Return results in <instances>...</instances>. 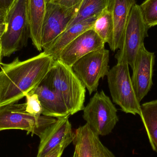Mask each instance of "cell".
Masks as SVG:
<instances>
[{"instance_id": "28", "label": "cell", "mask_w": 157, "mask_h": 157, "mask_svg": "<svg viewBox=\"0 0 157 157\" xmlns=\"http://www.w3.org/2000/svg\"><path fill=\"white\" fill-rule=\"evenodd\" d=\"M2 48H1V43H0V64H1V60H2Z\"/></svg>"}, {"instance_id": "18", "label": "cell", "mask_w": 157, "mask_h": 157, "mask_svg": "<svg viewBox=\"0 0 157 157\" xmlns=\"http://www.w3.org/2000/svg\"><path fill=\"white\" fill-rule=\"evenodd\" d=\"M140 117L153 150L157 153V100L141 105Z\"/></svg>"}, {"instance_id": "26", "label": "cell", "mask_w": 157, "mask_h": 157, "mask_svg": "<svg viewBox=\"0 0 157 157\" xmlns=\"http://www.w3.org/2000/svg\"><path fill=\"white\" fill-rule=\"evenodd\" d=\"M6 24L5 22L0 23V42L2 37L3 35L6 30Z\"/></svg>"}, {"instance_id": "5", "label": "cell", "mask_w": 157, "mask_h": 157, "mask_svg": "<svg viewBox=\"0 0 157 157\" xmlns=\"http://www.w3.org/2000/svg\"><path fill=\"white\" fill-rule=\"evenodd\" d=\"M57 119L28 113L26 111L25 103H12L0 108V132L12 129L24 130L27 132V134L31 133L40 137Z\"/></svg>"}, {"instance_id": "19", "label": "cell", "mask_w": 157, "mask_h": 157, "mask_svg": "<svg viewBox=\"0 0 157 157\" xmlns=\"http://www.w3.org/2000/svg\"><path fill=\"white\" fill-rule=\"evenodd\" d=\"M112 1L82 0L77 13L69 23L66 29L88 18L99 15L104 10L110 8Z\"/></svg>"}, {"instance_id": "15", "label": "cell", "mask_w": 157, "mask_h": 157, "mask_svg": "<svg viewBox=\"0 0 157 157\" xmlns=\"http://www.w3.org/2000/svg\"><path fill=\"white\" fill-rule=\"evenodd\" d=\"M32 91L38 95L43 109L42 115L56 119L71 115L61 97L44 82Z\"/></svg>"}, {"instance_id": "4", "label": "cell", "mask_w": 157, "mask_h": 157, "mask_svg": "<svg viewBox=\"0 0 157 157\" xmlns=\"http://www.w3.org/2000/svg\"><path fill=\"white\" fill-rule=\"evenodd\" d=\"M107 76L113 102L125 113L140 115L141 105L135 92L128 63H117Z\"/></svg>"}, {"instance_id": "10", "label": "cell", "mask_w": 157, "mask_h": 157, "mask_svg": "<svg viewBox=\"0 0 157 157\" xmlns=\"http://www.w3.org/2000/svg\"><path fill=\"white\" fill-rule=\"evenodd\" d=\"M155 58V53L147 51L144 44L142 45L136 56L131 78L139 102L147 95L153 85Z\"/></svg>"}, {"instance_id": "21", "label": "cell", "mask_w": 157, "mask_h": 157, "mask_svg": "<svg viewBox=\"0 0 157 157\" xmlns=\"http://www.w3.org/2000/svg\"><path fill=\"white\" fill-rule=\"evenodd\" d=\"M140 6L148 27L157 25V0H145Z\"/></svg>"}, {"instance_id": "11", "label": "cell", "mask_w": 157, "mask_h": 157, "mask_svg": "<svg viewBox=\"0 0 157 157\" xmlns=\"http://www.w3.org/2000/svg\"><path fill=\"white\" fill-rule=\"evenodd\" d=\"M106 43L93 29L86 30L67 45L58 59L70 67L86 54L105 48Z\"/></svg>"}, {"instance_id": "24", "label": "cell", "mask_w": 157, "mask_h": 157, "mask_svg": "<svg viewBox=\"0 0 157 157\" xmlns=\"http://www.w3.org/2000/svg\"><path fill=\"white\" fill-rule=\"evenodd\" d=\"M81 1L82 0H52L51 2L58 4L62 6L71 7L75 6L80 3Z\"/></svg>"}, {"instance_id": "27", "label": "cell", "mask_w": 157, "mask_h": 157, "mask_svg": "<svg viewBox=\"0 0 157 157\" xmlns=\"http://www.w3.org/2000/svg\"><path fill=\"white\" fill-rule=\"evenodd\" d=\"M6 12L0 10V23L5 22Z\"/></svg>"}, {"instance_id": "14", "label": "cell", "mask_w": 157, "mask_h": 157, "mask_svg": "<svg viewBox=\"0 0 157 157\" xmlns=\"http://www.w3.org/2000/svg\"><path fill=\"white\" fill-rule=\"evenodd\" d=\"M136 0H112L111 10L112 14L113 32L109 45L112 51L120 48L128 23L129 16Z\"/></svg>"}, {"instance_id": "3", "label": "cell", "mask_w": 157, "mask_h": 157, "mask_svg": "<svg viewBox=\"0 0 157 157\" xmlns=\"http://www.w3.org/2000/svg\"><path fill=\"white\" fill-rule=\"evenodd\" d=\"M28 0H15L6 13V29L1 40L2 56L9 57L26 47L30 38Z\"/></svg>"}, {"instance_id": "8", "label": "cell", "mask_w": 157, "mask_h": 157, "mask_svg": "<svg viewBox=\"0 0 157 157\" xmlns=\"http://www.w3.org/2000/svg\"><path fill=\"white\" fill-rule=\"evenodd\" d=\"M109 61V51L104 48L83 56L72 67L90 95L97 91L100 79L108 75Z\"/></svg>"}, {"instance_id": "9", "label": "cell", "mask_w": 157, "mask_h": 157, "mask_svg": "<svg viewBox=\"0 0 157 157\" xmlns=\"http://www.w3.org/2000/svg\"><path fill=\"white\" fill-rule=\"evenodd\" d=\"M81 2L71 7L53 2L46 3V13L41 35L42 50H45L48 48L66 29L77 13Z\"/></svg>"}, {"instance_id": "17", "label": "cell", "mask_w": 157, "mask_h": 157, "mask_svg": "<svg viewBox=\"0 0 157 157\" xmlns=\"http://www.w3.org/2000/svg\"><path fill=\"white\" fill-rule=\"evenodd\" d=\"M27 8L30 38L36 48L41 52L42 27L46 10L45 0H28Z\"/></svg>"}, {"instance_id": "16", "label": "cell", "mask_w": 157, "mask_h": 157, "mask_svg": "<svg viewBox=\"0 0 157 157\" xmlns=\"http://www.w3.org/2000/svg\"><path fill=\"white\" fill-rule=\"evenodd\" d=\"M98 16L92 17L75 24L64 30L44 52L54 61L58 59L61 52L71 42L83 32L93 27L94 22Z\"/></svg>"}, {"instance_id": "22", "label": "cell", "mask_w": 157, "mask_h": 157, "mask_svg": "<svg viewBox=\"0 0 157 157\" xmlns=\"http://www.w3.org/2000/svg\"><path fill=\"white\" fill-rule=\"evenodd\" d=\"M25 97L26 98V111L36 116L42 115L43 109L38 95L31 91Z\"/></svg>"}, {"instance_id": "13", "label": "cell", "mask_w": 157, "mask_h": 157, "mask_svg": "<svg viewBox=\"0 0 157 157\" xmlns=\"http://www.w3.org/2000/svg\"><path fill=\"white\" fill-rule=\"evenodd\" d=\"M69 117L58 118L40 136L36 157H45L65 141L73 140L74 132Z\"/></svg>"}, {"instance_id": "1", "label": "cell", "mask_w": 157, "mask_h": 157, "mask_svg": "<svg viewBox=\"0 0 157 157\" xmlns=\"http://www.w3.org/2000/svg\"><path fill=\"white\" fill-rule=\"evenodd\" d=\"M54 60L44 52L24 61L18 57L0 67V108L15 103L36 88L49 71Z\"/></svg>"}, {"instance_id": "29", "label": "cell", "mask_w": 157, "mask_h": 157, "mask_svg": "<svg viewBox=\"0 0 157 157\" xmlns=\"http://www.w3.org/2000/svg\"><path fill=\"white\" fill-rule=\"evenodd\" d=\"M52 0H45L46 3H48L51 2H52Z\"/></svg>"}, {"instance_id": "6", "label": "cell", "mask_w": 157, "mask_h": 157, "mask_svg": "<svg viewBox=\"0 0 157 157\" xmlns=\"http://www.w3.org/2000/svg\"><path fill=\"white\" fill-rule=\"evenodd\" d=\"M149 28L143 17L140 5L133 6L121 46L115 58L117 63H126L133 69L137 53L145 38L148 36Z\"/></svg>"}, {"instance_id": "25", "label": "cell", "mask_w": 157, "mask_h": 157, "mask_svg": "<svg viewBox=\"0 0 157 157\" xmlns=\"http://www.w3.org/2000/svg\"><path fill=\"white\" fill-rule=\"evenodd\" d=\"M15 0H0V10L7 13Z\"/></svg>"}, {"instance_id": "2", "label": "cell", "mask_w": 157, "mask_h": 157, "mask_svg": "<svg viewBox=\"0 0 157 157\" xmlns=\"http://www.w3.org/2000/svg\"><path fill=\"white\" fill-rule=\"evenodd\" d=\"M42 82L61 97L71 115L84 109L86 88L72 67L59 60L54 61Z\"/></svg>"}, {"instance_id": "23", "label": "cell", "mask_w": 157, "mask_h": 157, "mask_svg": "<svg viewBox=\"0 0 157 157\" xmlns=\"http://www.w3.org/2000/svg\"><path fill=\"white\" fill-rule=\"evenodd\" d=\"M73 140H69L65 141L45 157H61L65 148L71 142H73Z\"/></svg>"}, {"instance_id": "7", "label": "cell", "mask_w": 157, "mask_h": 157, "mask_svg": "<svg viewBox=\"0 0 157 157\" xmlns=\"http://www.w3.org/2000/svg\"><path fill=\"white\" fill-rule=\"evenodd\" d=\"M83 111V119L99 136L109 134L119 121L117 109L102 90L94 94Z\"/></svg>"}, {"instance_id": "12", "label": "cell", "mask_w": 157, "mask_h": 157, "mask_svg": "<svg viewBox=\"0 0 157 157\" xmlns=\"http://www.w3.org/2000/svg\"><path fill=\"white\" fill-rule=\"evenodd\" d=\"M73 143L75 147L73 157H116L87 124L74 132Z\"/></svg>"}, {"instance_id": "20", "label": "cell", "mask_w": 157, "mask_h": 157, "mask_svg": "<svg viewBox=\"0 0 157 157\" xmlns=\"http://www.w3.org/2000/svg\"><path fill=\"white\" fill-rule=\"evenodd\" d=\"M92 29L105 43L109 45L113 32L112 14L111 7L104 10L97 17Z\"/></svg>"}]
</instances>
